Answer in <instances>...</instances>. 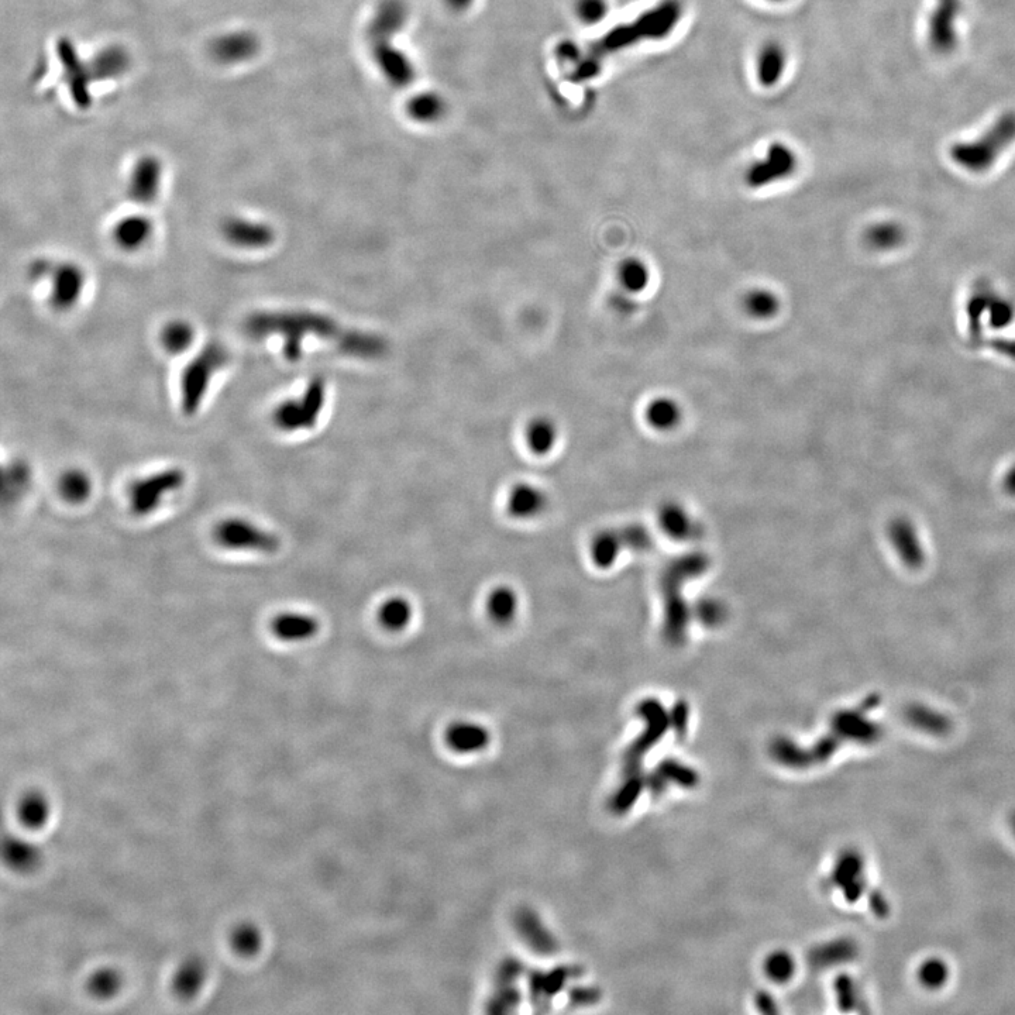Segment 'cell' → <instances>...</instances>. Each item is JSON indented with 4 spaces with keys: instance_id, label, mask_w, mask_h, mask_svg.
Instances as JSON below:
<instances>
[{
    "instance_id": "obj_1",
    "label": "cell",
    "mask_w": 1015,
    "mask_h": 1015,
    "mask_svg": "<svg viewBox=\"0 0 1015 1015\" xmlns=\"http://www.w3.org/2000/svg\"><path fill=\"white\" fill-rule=\"evenodd\" d=\"M246 330L254 337L280 336L282 350L289 360H297L308 337H321L347 354L377 357L385 352L380 337L344 329L339 323L319 313L302 311L257 312L246 322Z\"/></svg>"
},
{
    "instance_id": "obj_2",
    "label": "cell",
    "mask_w": 1015,
    "mask_h": 1015,
    "mask_svg": "<svg viewBox=\"0 0 1015 1015\" xmlns=\"http://www.w3.org/2000/svg\"><path fill=\"white\" fill-rule=\"evenodd\" d=\"M229 361V352L219 343H209L184 368L180 381L181 406L184 414L194 415L206 397L215 374Z\"/></svg>"
},
{
    "instance_id": "obj_3",
    "label": "cell",
    "mask_w": 1015,
    "mask_h": 1015,
    "mask_svg": "<svg viewBox=\"0 0 1015 1015\" xmlns=\"http://www.w3.org/2000/svg\"><path fill=\"white\" fill-rule=\"evenodd\" d=\"M325 405V385L319 380L308 385L301 399L282 402L274 411V423L284 432L312 429Z\"/></svg>"
},
{
    "instance_id": "obj_4",
    "label": "cell",
    "mask_w": 1015,
    "mask_h": 1015,
    "mask_svg": "<svg viewBox=\"0 0 1015 1015\" xmlns=\"http://www.w3.org/2000/svg\"><path fill=\"white\" fill-rule=\"evenodd\" d=\"M185 474L180 469H170L136 481L130 488V508L137 516L153 514L165 495L177 491L184 485Z\"/></svg>"
},
{
    "instance_id": "obj_5",
    "label": "cell",
    "mask_w": 1015,
    "mask_h": 1015,
    "mask_svg": "<svg viewBox=\"0 0 1015 1015\" xmlns=\"http://www.w3.org/2000/svg\"><path fill=\"white\" fill-rule=\"evenodd\" d=\"M215 538L219 545L233 550H257V552L273 553L280 546V540L274 533L243 521V519H226L216 526Z\"/></svg>"
},
{
    "instance_id": "obj_6",
    "label": "cell",
    "mask_w": 1015,
    "mask_h": 1015,
    "mask_svg": "<svg viewBox=\"0 0 1015 1015\" xmlns=\"http://www.w3.org/2000/svg\"><path fill=\"white\" fill-rule=\"evenodd\" d=\"M797 160L786 146H773L759 163L749 168L746 181L749 187L763 188L784 180L796 170Z\"/></svg>"
},
{
    "instance_id": "obj_7",
    "label": "cell",
    "mask_w": 1015,
    "mask_h": 1015,
    "mask_svg": "<svg viewBox=\"0 0 1015 1015\" xmlns=\"http://www.w3.org/2000/svg\"><path fill=\"white\" fill-rule=\"evenodd\" d=\"M51 278V304L58 311L74 308L85 288V274L74 263H63L53 266Z\"/></svg>"
},
{
    "instance_id": "obj_8",
    "label": "cell",
    "mask_w": 1015,
    "mask_h": 1015,
    "mask_svg": "<svg viewBox=\"0 0 1015 1015\" xmlns=\"http://www.w3.org/2000/svg\"><path fill=\"white\" fill-rule=\"evenodd\" d=\"M222 232L227 242L240 249H266L275 239L273 227L246 218L227 219L223 223Z\"/></svg>"
},
{
    "instance_id": "obj_9",
    "label": "cell",
    "mask_w": 1015,
    "mask_h": 1015,
    "mask_svg": "<svg viewBox=\"0 0 1015 1015\" xmlns=\"http://www.w3.org/2000/svg\"><path fill=\"white\" fill-rule=\"evenodd\" d=\"M549 498L543 488L532 483L515 484L508 492V515L516 521H532L546 511Z\"/></svg>"
},
{
    "instance_id": "obj_10",
    "label": "cell",
    "mask_w": 1015,
    "mask_h": 1015,
    "mask_svg": "<svg viewBox=\"0 0 1015 1015\" xmlns=\"http://www.w3.org/2000/svg\"><path fill=\"white\" fill-rule=\"evenodd\" d=\"M3 860L15 872H33L43 860L40 845L29 836L12 834L3 839Z\"/></svg>"
},
{
    "instance_id": "obj_11",
    "label": "cell",
    "mask_w": 1015,
    "mask_h": 1015,
    "mask_svg": "<svg viewBox=\"0 0 1015 1015\" xmlns=\"http://www.w3.org/2000/svg\"><path fill=\"white\" fill-rule=\"evenodd\" d=\"M209 969L199 956L184 959L172 975V990L181 999H194L208 982Z\"/></svg>"
},
{
    "instance_id": "obj_12",
    "label": "cell",
    "mask_w": 1015,
    "mask_h": 1015,
    "mask_svg": "<svg viewBox=\"0 0 1015 1015\" xmlns=\"http://www.w3.org/2000/svg\"><path fill=\"white\" fill-rule=\"evenodd\" d=\"M271 629L280 641L304 642L318 635L321 631V622L318 618L302 612H284L273 619Z\"/></svg>"
},
{
    "instance_id": "obj_13",
    "label": "cell",
    "mask_w": 1015,
    "mask_h": 1015,
    "mask_svg": "<svg viewBox=\"0 0 1015 1015\" xmlns=\"http://www.w3.org/2000/svg\"><path fill=\"white\" fill-rule=\"evenodd\" d=\"M521 611V597L514 587L501 584L492 588L485 600V612L492 624L509 626L514 624Z\"/></svg>"
},
{
    "instance_id": "obj_14",
    "label": "cell",
    "mask_w": 1015,
    "mask_h": 1015,
    "mask_svg": "<svg viewBox=\"0 0 1015 1015\" xmlns=\"http://www.w3.org/2000/svg\"><path fill=\"white\" fill-rule=\"evenodd\" d=\"M161 167L154 158H144L134 167L130 177L129 195L139 205L156 201L160 191Z\"/></svg>"
},
{
    "instance_id": "obj_15",
    "label": "cell",
    "mask_w": 1015,
    "mask_h": 1015,
    "mask_svg": "<svg viewBox=\"0 0 1015 1015\" xmlns=\"http://www.w3.org/2000/svg\"><path fill=\"white\" fill-rule=\"evenodd\" d=\"M415 607L405 595H391L377 609V621L384 631L401 633L412 625Z\"/></svg>"
},
{
    "instance_id": "obj_16",
    "label": "cell",
    "mask_w": 1015,
    "mask_h": 1015,
    "mask_svg": "<svg viewBox=\"0 0 1015 1015\" xmlns=\"http://www.w3.org/2000/svg\"><path fill=\"white\" fill-rule=\"evenodd\" d=\"M16 818L27 831L46 827L51 817V804L40 791H27L16 803Z\"/></svg>"
},
{
    "instance_id": "obj_17",
    "label": "cell",
    "mask_w": 1015,
    "mask_h": 1015,
    "mask_svg": "<svg viewBox=\"0 0 1015 1015\" xmlns=\"http://www.w3.org/2000/svg\"><path fill=\"white\" fill-rule=\"evenodd\" d=\"M153 233V223L146 216L132 215L120 219L113 229V240L123 250L134 251L147 243Z\"/></svg>"
},
{
    "instance_id": "obj_18",
    "label": "cell",
    "mask_w": 1015,
    "mask_h": 1015,
    "mask_svg": "<svg viewBox=\"0 0 1015 1015\" xmlns=\"http://www.w3.org/2000/svg\"><path fill=\"white\" fill-rule=\"evenodd\" d=\"M377 64L388 81L395 85H405L412 81V67L405 55L399 53L397 48L381 44L377 53Z\"/></svg>"
},
{
    "instance_id": "obj_19",
    "label": "cell",
    "mask_w": 1015,
    "mask_h": 1015,
    "mask_svg": "<svg viewBox=\"0 0 1015 1015\" xmlns=\"http://www.w3.org/2000/svg\"><path fill=\"white\" fill-rule=\"evenodd\" d=\"M646 421L656 430H672L681 421L680 405L672 398L653 399L646 408Z\"/></svg>"
},
{
    "instance_id": "obj_20",
    "label": "cell",
    "mask_w": 1015,
    "mask_h": 1015,
    "mask_svg": "<svg viewBox=\"0 0 1015 1015\" xmlns=\"http://www.w3.org/2000/svg\"><path fill=\"white\" fill-rule=\"evenodd\" d=\"M525 440L533 454L546 456L556 446L557 429L555 423L545 418L536 419L526 428Z\"/></svg>"
},
{
    "instance_id": "obj_21",
    "label": "cell",
    "mask_w": 1015,
    "mask_h": 1015,
    "mask_svg": "<svg viewBox=\"0 0 1015 1015\" xmlns=\"http://www.w3.org/2000/svg\"><path fill=\"white\" fill-rule=\"evenodd\" d=\"M743 309L750 318L767 321L777 315L780 309L779 297L770 289L756 288L743 299Z\"/></svg>"
},
{
    "instance_id": "obj_22",
    "label": "cell",
    "mask_w": 1015,
    "mask_h": 1015,
    "mask_svg": "<svg viewBox=\"0 0 1015 1015\" xmlns=\"http://www.w3.org/2000/svg\"><path fill=\"white\" fill-rule=\"evenodd\" d=\"M229 944L240 956H254L263 946V932L253 922H240L229 935Z\"/></svg>"
},
{
    "instance_id": "obj_23",
    "label": "cell",
    "mask_w": 1015,
    "mask_h": 1015,
    "mask_svg": "<svg viewBox=\"0 0 1015 1015\" xmlns=\"http://www.w3.org/2000/svg\"><path fill=\"white\" fill-rule=\"evenodd\" d=\"M447 738L453 748L467 752V750L483 748L488 741V732L480 725L460 722V724L450 727Z\"/></svg>"
},
{
    "instance_id": "obj_24",
    "label": "cell",
    "mask_w": 1015,
    "mask_h": 1015,
    "mask_svg": "<svg viewBox=\"0 0 1015 1015\" xmlns=\"http://www.w3.org/2000/svg\"><path fill=\"white\" fill-rule=\"evenodd\" d=\"M88 993L99 1000L113 999L122 989V976L113 968L96 969L88 977Z\"/></svg>"
},
{
    "instance_id": "obj_25",
    "label": "cell",
    "mask_w": 1015,
    "mask_h": 1015,
    "mask_svg": "<svg viewBox=\"0 0 1015 1015\" xmlns=\"http://www.w3.org/2000/svg\"><path fill=\"white\" fill-rule=\"evenodd\" d=\"M618 274L622 287L629 294H639V292L645 291L649 287L650 270L648 264L641 260V258H626L621 267H619Z\"/></svg>"
},
{
    "instance_id": "obj_26",
    "label": "cell",
    "mask_w": 1015,
    "mask_h": 1015,
    "mask_svg": "<svg viewBox=\"0 0 1015 1015\" xmlns=\"http://www.w3.org/2000/svg\"><path fill=\"white\" fill-rule=\"evenodd\" d=\"M445 112V102L439 95L432 94V92L414 96L408 105L409 116L419 123L438 122Z\"/></svg>"
},
{
    "instance_id": "obj_27",
    "label": "cell",
    "mask_w": 1015,
    "mask_h": 1015,
    "mask_svg": "<svg viewBox=\"0 0 1015 1015\" xmlns=\"http://www.w3.org/2000/svg\"><path fill=\"white\" fill-rule=\"evenodd\" d=\"M194 339V328L184 321L168 323L163 333H161V342H163L164 349L171 354L187 352L191 344L194 343Z\"/></svg>"
},
{
    "instance_id": "obj_28",
    "label": "cell",
    "mask_w": 1015,
    "mask_h": 1015,
    "mask_svg": "<svg viewBox=\"0 0 1015 1015\" xmlns=\"http://www.w3.org/2000/svg\"><path fill=\"white\" fill-rule=\"evenodd\" d=\"M92 485L84 471L70 470L60 480V491L65 500L72 504H81L88 500Z\"/></svg>"
},
{
    "instance_id": "obj_29",
    "label": "cell",
    "mask_w": 1015,
    "mask_h": 1015,
    "mask_svg": "<svg viewBox=\"0 0 1015 1015\" xmlns=\"http://www.w3.org/2000/svg\"><path fill=\"white\" fill-rule=\"evenodd\" d=\"M860 875H862V866H860L858 856H844V859L839 863L838 870H836V880L845 884V894L849 898H859L862 894L860 879L855 880L856 876Z\"/></svg>"
},
{
    "instance_id": "obj_30",
    "label": "cell",
    "mask_w": 1015,
    "mask_h": 1015,
    "mask_svg": "<svg viewBox=\"0 0 1015 1015\" xmlns=\"http://www.w3.org/2000/svg\"><path fill=\"white\" fill-rule=\"evenodd\" d=\"M784 68V53L777 44H769L760 53L759 75L760 81L766 85H772L780 78Z\"/></svg>"
},
{
    "instance_id": "obj_31",
    "label": "cell",
    "mask_w": 1015,
    "mask_h": 1015,
    "mask_svg": "<svg viewBox=\"0 0 1015 1015\" xmlns=\"http://www.w3.org/2000/svg\"><path fill=\"white\" fill-rule=\"evenodd\" d=\"M405 10L399 2H387L378 10L374 23V33L380 36H392L404 23Z\"/></svg>"
},
{
    "instance_id": "obj_32",
    "label": "cell",
    "mask_w": 1015,
    "mask_h": 1015,
    "mask_svg": "<svg viewBox=\"0 0 1015 1015\" xmlns=\"http://www.w3.org/2000/svg\"><path fill=\"white\" fill-rule=\"evenodd\" d=\"M577 15L587 24L601 22L607 15V2L605 0H577Z\"/></svg>"
},
{
    "instance_id": "obj_33",
    "label": "cell",
    "mask_w": 1015,
    "mask_h": 1015,
    "mask_svg": "<svg viewBox=\"0 0 1015 1015\" xmlns=\"http://www.w3.org/2000/svg\"><path fill=\"white\" fill-rule=\"evenodd\" d=\"M794 965L786 953H776L766 963L767 975L776 980L777 983L786 982L793 975Z\"/></svg>"
},
{
    "instance_id": "obj_34",
    "label": "cell",
    "mask_w": 1015,
    "mask_h": 1015,
    "mask_svg": "<svg viewBox=\"0 0 1015 1015\" xmlns=\"http://www.w3.org/2000/svg\"><path fill=\"white\" fill-rule=\"evenodd\" d=\"M946 972L945 966L941 962H928L927 965L922 966L921 969V980L922 983L927 984L930 987H939L945 982Z\"/></svg>"
},
{
    "instance_id": "obj_35",
    "label": "cell",
    "mask_w": 1015,
    "mask_h": 1015,
    "mask_svg": "<svg viewBox=\"0 0 1015 1015\" xmlns=\"http://www.w3.org/2000/svg\"><path fill=\"white\" fill-rule=\"evenodd\" d=\"M250 48L249 41L239 37V39L225 40V44L220 46V54L226 55L227 58L244 57L250 53Z\"/></svg>"
},
{
    "instance_id": "obj_36",
    "label": "cell",
    "mask_w": 1015,
    "mask_h": 1015,
    "mask_svg": "<svg viewBox=\"0 0 1015 1015\" xmlns=\"http://www.w3.org/2000/svg\"><path fill=\"white\" fill-rule=\"evenodd\" d=\"M852 953H853L852 946H848V944H842L841 946H838V948H836V946H831V948L825 949V951L822 952V955L818 959H820V962L824 963L825 965V963H835L839 961H845V958L848 959L849 956H852Z\"/></svg>"
},
{
    "instance_id": "obj_37",
    "label": "cell",
    "mask_w": 1015,
    "mask_h": 1015,
    "mask_svg": "<svg viewBox=\"0 0 1015 1015\" xmlns=\"http://www.w3.org/2000/svg\"><path fill=\"white\" fill-rule=\"evenodd\" d=\"M446 3L454 10H464L469 8L473 0H446Z\"/></svg>"
},
{
    "instance_id": "obj_38",
    "label": "cell",
    "mask_w": 1015,
    "mask_h": 1015,
    "mask_svg": "<svg viewBox=\"0 0 1015 1015\" xmlns=\"http://www.w3.org/2000/svg\"><path fill=\"white\" fill-rule=\"evenodd\" d=\"M1014 828H1015V820H1014Z\"/></svg>"
}]
</instances>
